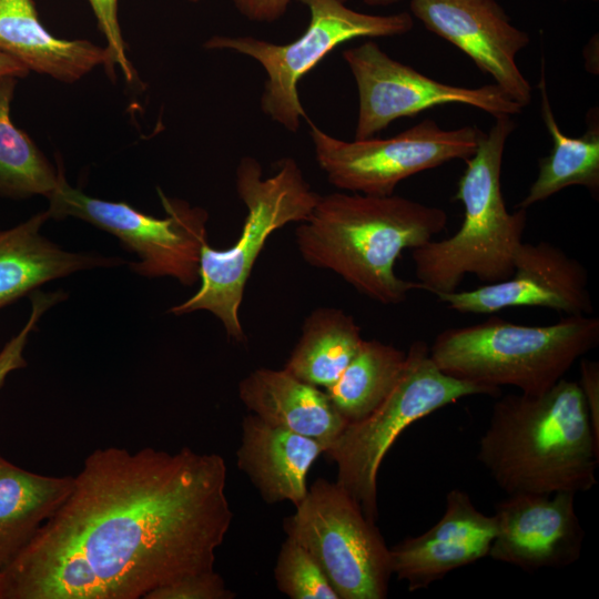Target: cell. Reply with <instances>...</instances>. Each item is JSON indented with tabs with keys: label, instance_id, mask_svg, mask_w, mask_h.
<instances>
[{
	"label": "cell",
	"instance_id": "obj_1",
	"mask_svg": "<svg viewBox=\"0 0 599 599\" xmlns=\"http://www.w3.org/2000/svg\"><path fill=\"white\" fill-rule=\"evenodd\" d=\"M216 453L93 450L32 541L0 569V599H141L214 569L233 511Z\"/></svg>",
	"mask_w": 599,
	"mask_h": 599
},
{
	"label": "cell",
	"instance_id": "obj_2",
	"mask_svg": "<svg viewBox=\"0 0 599 599\" xmlns=\"http://www.w3.org/2000/svg\"><path fill=\"white\" fill-rule=\"evenodd\" d=\"M477 458L507 495L585 493L597 484L599 439L577 382L497 399Z\"/></svg>",
	"mask_w": 599,
	"mask_h": 599
},
{
	"label": "cell",
	"instance_id": "obj_3",
	"mask_svg": "<svg viewBox=\"0 0 599 599\" xmlns=\"http://www.w3.org/2000/svg\"><path fill=\"white\" fill-rule=\"evenodd\" d=\"M445 210L398 195L334 192L321 195L295 231L297 250L311 266L341 276L368 298L394 305L416 281L400 278L396 260L445 230Z\"/></svg>",
	"mask_w": 599,
	"mask_h": 599
},
{
	"label": "cell",
	"instance_id": "obj_4",
	"mask_svg": "<svg viewBox=\"0 0 599 599\" xmlns=\"http://www.w3.org/2000/svg\"><path fill=\"white\" fill-rule=\"evenodd\" d=\"M515 126L511 116L500 115L488 132L480 130L454 196L464 206L459 230L412 250L422 291L435 296L455 292L468 274L485 284L511 276L527 225V210L508 212L501 193L502 158Z\"/></svg>",
	"mask_w": 599,
	"mask_h": 599
},
{
	"label": "cell",
	"instance_id": "obj_5",
	"mask_svg": "<svg viewBox=\"0 0 599 599\" xmlns=\"http://www.w3.org/2000/svg\"><path fill=\"white\" fill-rule=\"evenodd\" d=\"M599 343V319L568 315L548 325H521L499 317L450 327L429 346L445 374L499 392L514 386L524 394L552 387L575 362Z\"/></svg>",
	"mask_w": 599,
	"mask_h": 599
},
{
	"label": "cell",
	"instance_id": "obj_6",
	"mask_svg": "<svg viewBox=\"0 0 599 599\" xmlns=\"http://www.w3.org/2000/svg\"><path fill=\"white\" fill-rule=\"evenodd\" d=\"M235 190L246 207L240 237L225 250L207 243L203 246L199 290L169 312L183 315L207 311L221 321L230 339L244 344L247 338L240 308L257 257L273 232L288 223L306 221L321 195L292 158L280 160L276 172L264 179L260 162L243 156L236 166Z\"/></svg>",
	"mask_w": 599,
	"mask_h": 599
},
{
	"label": "cell",
	"instance_id": "obj_7",
	"mask_svg": "<svg viewBox=\"0 0 599 599\" xmlns=\"http://www.w3.org/2000/svg\"><path fill=\"white\" fill-rule=\"evenodd\" d=\"M498 394L443 373L430 358L429 346L415 341L406 352L404 370L386 398L365 418L347 424L325 450L324 455L336 464V483L376 521L377 475L399 435L415 422L463 397Z\"/></svg>",
	"mask_w": 599,
	"mask_h": 599
},
{
	"label": "cell",
	"instance_id": "obj_8",
	"mask_svg": "<svg viewBox=\"0 0 599 599\" xmlns=\"http://www.w3.org/2000/svg\"><path fill=\"white\" fill-rule=\"evenodd\" d=\"M296 1L308 9L309 22L290 43L276 44L250 35H214L203 44L207 50H230L257 61L267 75L261 110L293 133L300 129L301 119H307L297 85L331 51L355 38L402 35L414 27L407 11L369 14L351 9L348 0Z\"/></svg>",
	"mask_w": 599,
	"mask_h": 599
},
{
	"label": "cell",
	"instance_id": "obj_9",
	"mask_svg": "<svg viewBox=\"0 0 599 599\" xmlns=\"http://www.w3.org/2000/svg\"><path fill=\"white\" fill-rule=\"evenodd\" d=\"M283 529L313 556L339 599L387 597L390 550L375 521L336 481L314 480Z\"/></svg>",
	"mask_w": 599,
	"mask_h": 599
},
{
	"label": "cell",
	"instance_id": "obj_10",
	"mask_svg": "<svg viewBox=\"0 0 599 599\" xmlns=\"http://www.w3.org/2000/svg\"><path fill=\"white\" fill-rule=\"evenodd\" d=\"M158 193L165 211L162 219L145 214L124 202L92 197L72 187L61 171L59 183L48 196L50 219L75 217L118 237L139 256L131 263L138 274L171 276L184 285L199 280L200 257L207 243V212L186 201Z\"/></svg>",
	"mask_w": 599,
	"mask_h": 599
},
{
	"label": "cell",
	"instance_id": "obj_11",
	"mask_svg": "<svg viewBox=\"0 0 599 599\" xmlns=\"http://www.w3.org/2000/svg\"><path fill=\"white\" fill-rule=\"evenodd\" d=\"M315 159L328 182L343 191L373 196L394 194L405 179L451 160H467L477 149L476 126L443 129L425 119L388 139L343 141L311 123Z\"/></svg>",
	"mask_w": 599,
	"mask_h": 599
},
{
	"label": "cell",
	"instance_id": "obj_12",
	"mask_svg": "<svg viewBox=\"0 0 599 599\" xmlns=\"http://www.w3.org/2000/svg\"><path fill=\"white\" fill-rule=\"evenodd\" d=\"M342 54L358 91L355 140L374 138L395 120L437 105L465 104L495 118L524 109L496 83L467 88L439 82L393 59L372 39Z\"/></svg>",
	"mask_w": 599,
	"mask_h": 599
},
{
	"label": "cell",
	"instance_id": "obj_13",
	"mask_svg": "<svg viewBox=\"0 0 599 599\" xmlns=\"http://www.w3.org/2000/svg\"><path fill=\"white\" fill-rule=\"evenodd\" d=\"M588 283L585 265L561 247L546 241L522 242L509 278L436 297L459 313L491 314L532 306L567 315H591L593 305Z\"/></svg>",
	"mask_w": 599,
	"mask_h": 599
},
{
	"label": "cell",
	"instance_id": "obj_14",
	"mask_svg": "<svg viewBox=\"0 0 599 599\" xmlns=\"http://www.w3.org/2000/svg\"><path fill=\"white\" fill-rule=\"evenodd\" d=\"M410 14L457 47L524 108L532 97L516 58L529 34L515 27L496 0H410Z\"/></svg>",
	"mask_w": 599,
	"mask_h": 599
},
{
	"label": "cell",
	"instance_id": "obj_15",
	"mask_svg": "<svg viewBox=\"0 0 599 599\" xmlns=\"http://www.w3.org/2000/svg\"><path fill=\"white\" fill-rule=\"evenodd\" d=\"M575 493L510 494L495 505L496 536L489 557L526 571L558 569L578 561L585 530Z\"/></svg>",
	"mask_w": 599,
	"mask_h": 599
},
{
	"label": "cell",
	"instance_id": "obj_16",
	"mask_svg": "<svg viewBox=\"0 0 599 599\" xmlns=\"http://www.w3.org/2000/svg\"><path fill=\"white\" fill-rule=\"evenodd\" d=\"M496 531L495 517L478 510L466 491L454 488L433 527L389 548L393 575L405 581L409 591L427 588L450 571L488 556Z\"/></svg>",
	"mask_w": 599,
	"mask_h": 599
},
{
	"label": "cell",
	"instance_id": "obj_17",
	"mask_svg": "<svg viewBox=\"0 0 599 599\" xmlns=\"http://www.w3.org/2000/svg\"><path fill=\"white\" fill-rule=\"evenodd\" d=\"M324 451L319 441L248 413L242 419L236 465L265 502L290 501L297 506L308 490L309 469Z\"/></svg>",
	"mask_w": 599,
	"mask_h": 599
},
{
	"label": "cell",
	"instance_id": "obj_18",
	"mask_svg": "<svg viewBox=\"0 0 599 599\" xmlns=\"http://www.w3.org/2000/svg\"><path fill=\"white\" fill-rule=\"evenodd\" d=\"M237 392L248 413L270 425L313 438L325 450L347 425L324 389L284 368H256L241 379Z\"/></svg>",
	"mask_w": 599,
	"mask_h": 599
},
{
	"label": "cell",
	"instance_id": "obj_19",
	"mask_svg": "<svg viewBox=\"0 0 599 599\" xmlns=\"http://www.w3.org/2000/svg\"><path fill=\"white\" fill-rule=\"evenodd\" d=\"M0 51L29 71L73 83L103 65L114 75L105 47L52 35L41 23L33 0H0Z\"/></svg>",
	"mask_w": 599,
	"mask_h": 599
},
{
	"label": "cell",
	"instance_id": "obj_20",
	"mask_svg": "<svg viewBox=\"0 0 599 599\" xmlns=\"http://www.w3.org/2000/svg\"><path fill=\"white\" fill-rule=\"evenodd\" d=\"M48 211L0 231V309L30 295L42 284L94 267L113 266L121 258L73 253L40 234Z\"/></svg>",
	"mask_w": 599,
	"mask_h": 599
},
{
	"label": "cell",
	"instance_id": "obj_21",
	"mask_svg": "<svg viewBox=\"0 0 599 599\" xmlns=\"http://www.w3.org/2000/svg\"><path fill=\"white\" fill-rule=\"evenodd\" d=\"M73 476H45L0 456V569L13 561L58 511Z\"/></svg>",
	"mask_w": 599,
	"mask_h": 599
},
{
	"label": "cell",
	"instance_id": "obj_22",
	"mask_svg": "<svg viewBox=\"0 0 599 599\" xmlns=\"http://www.w3.org/2000/svg\"><path fill=\"white\" fill-rule=\"evenodd\" d=\"M541 115L552 140L549 155L539 160V171L527 195L516 209L546 201L566 187L580 185L593 197L599 194V121L598 111L590 110L587 115V131L579 138L566 135L554 115L547 93L544 60L538 82Z\"/></svg>",
	"mask_w": 599,
	"mask_h": 599
},
{
	"label": "cell",
	"instance_id": "obj_23",
	"mask_svg": "<svg viewBox=\"0 0 599 599\" xmlns=\"http://www.w3.org/2000/svg\"><path fill=\"white\" fill-rule=\"evenodd\" d=\"M363 339L352 315L336 307L315 308L305 318L284 369L325 390L339 378Z\"/></svg>",
	"mask_w": 599,
	"mask_h": 599
},
{
	"label": "cell",
	"instance_id": "obj_24",
	"mask_svg": "<svg viewBox=\"0 0 599 599\" xmlns=\"http://www.w3.org/2000/svg\"><path fill=\"white\" fill-rule=\"evenodd\" d=\"M405 363L406 352L376 339H363L348 366L325 392L347 424L358 422L390 393Z\"/></svg>",
	"mask_w": 599,
	"mask_h": 599
},
{
	"label": "cell",
	"instance_id": "obj_25",
	"mask_svg": "<svg viewBox=\"0 0 599 599\" xmlns=\"http://www.w3.org/2000/svg\"><path fill=\"white\" fill-rule=\"evenodd\" d=\"M17 79L13 75L0 77V195L10 199L48 197L59 183L61 170L53 167L10 118Z\"/></svg>",
	"mask_w": 599,
	"mask_h": 599
},
{
	"label": "cell",
	"instance_id": "obj_26",
	"mask_svg": "<svg viewBox=\"0 0 599 599\" xmlns=\"http://www.w3.org/2000/svg\"><path fill=\"white\" fill-rule=\"evenodd\" d=\"M274 579L291 599H339L313 556L290 537L281 545Z\"/></svg>",
	"mask_w": 599,
	"mask_h": 599
},
{
	"label": "cell",
	"instance_id": "obj_27",
	"mask_svg": "<svg viewBox=\"0 0 599 599\" xmlns=\"http://www.w3.org/2000/svg\"><path fill=\"white\" fill-rule=\"evenodd\" d=\"M65 296L67 294L62 291L43 293L37 290L30 294L31 312L27 323L0 351V389L12 372L27 366L24 348L32 331L45 311L64 300Z\"/></svg>",
	"mask_w": 599,
	"mask_h": 599
},
{
	"label": "cell",
	"instance_id": "obj_28",
	"mask_svg": "<svg viewBox=\"0 0 599 599\" xmlns=\"http://www.w3.org/2000/svg\"><path fill=\"white\" fill-rule=\"evenodd\" d=\"M236 593L226 588L220 573L214 569L182 576L160 586L144 599H234Z\"/></svg>",
	"mask_w": 599,
	"mask_h": 599
},
{
	"label": "cell",
	"instance_id": "obj_29",
	"mask_svg": "<svg viewBox=\"0 0 599 599\" xmlns=\"http://www.w3.org/2000/svg\"><path fill=\"white\" fill-rule=\"evenodd\" d=\"M97 18L98 27L106 42L113 70L119 67L128 82L133 81L132 64L126 54V47L122 35L119 17L118 0H88Z\"/></svg>",
	"mask_w": 599,
	"mask_h": 599
},
{
	"label": "cell",
	"instance_id": "obj_30",
	"mask_svg": "<svg viewBox=\"0 0 599 599\" xmlns=\"http://www.w3.org/2000/svg\"><path fill=\"white\" fill-rule=\"evenodd\" d=\"M588 408L591 427L599 439V364L582 359L580 362V383H578Z\"/></svg>",
	"mask_w": 599,
	"mask_h": 599
},
{
	"label": "cell",
	"instance_id": "obj_31",
	"mask_svg": "<svg viewBox=\"0 0 599 599\" xmlns=\"http://www.w3.org/2000/svg\"><path fill=\"white\" fill-rule=\"evenodd\" d=\"M292 0H233L236 10L253 22L272 23L281 19Z\"/></svg>",
	"mask_w": 599,
	"mask_h": 599
},
{
	"label": "cell",
	"instance_id": "obj_32",
	"mask_svg": "<svg viewBox=\"0 0 599 599\" xmlns=\"http://www.w3.org/2000/svg\"><path fill=\"white\" fill-rule=\"evenodd\" d=\"M29 72L21 62L0 51V77L13 75L16 78H24Z\"/></svg>",
	"mask_w": 599,
	"mask_h": 599
},
{
	"label": "cell",
	"instance_id": "obj_33",
	"mask_svg": "<svg viewBox=\"0 0 599 599\" xmlns=\"http://www.w3.org/2000/svg\"><path fill=\"white\" fill-rule=\"evenodd\" d=\"M369 7H388L402 0H363Z\"/></svg>",
	"mask_w": 599,
	"mask_h": 599
},
{
	"label": "cell",
	"instance_id": "obj_34",
	"mask_svg": "<svg viewBox=\"0 0 599 599\" xmlns=\"http://www.w3.org/2000/svg\"><path fill=\"white\" fill-rule=\"evenodd\" d=\"M185 1L196 3V2H199V1H201V0H185Z\"/></svg>",
	"mask_w": 599,
	"mask_h": 599
}]
</instances>
